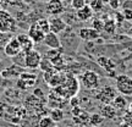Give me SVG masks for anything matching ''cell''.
Instances as JSON below:
<instances>
[{
  "mask_svg": "<svg viewBox=\"0 0 132 127\" xmlns=\"http://www.w3.org/2000/svg\"><path fill=\"white\" fill-rule=\"evenodd\" d=\"M78 88H80V82H78V80H77L76 77H73L72 75H66L65 82H64L62 84H60L59 87L54 88V92L67 100V99L72 98V97H75V95L77 94Z\"/></svg>",
  "mask_w": 132,
  "mask_h": 127,
  "instance_id": "1",
  "label": "cell"
},
{
  "mask_svg": "<svg viewBox=\"0 0 132 127\" xmlns=\"http://www.w3.org/2000/svg\"><path fill=\"white\" fill-rule=\"evenodd\" d=\"M27 34H28V37L32 39V42L34 43V44L43 43L44 37H45V33L43 32L36 23H32L29 26V29H28V33H27Z\"/></svg>",
  "mask_w": 132,
  "mask_h": 127,
  "instance_id": "14",
  "label": "cell"
},
{
  "mask_svg": "<svg viewBox=\"0 0 132 127\" xmlns=\"http://www.w3.org/2000/svg\"><path fill=\"white\" fill-rule=\"evenodd\" d=\"M48 20H49V28H50L52 33L59 34L66 28V22L62 19H60L59 16H52Z\"/></svg>",
  "mask_w": 132,
  "mask_h": 127,
  "instance_id": "13",
  "label": "cell"
},
{
  "mask_svg": "<svg viewBox=\"0 0 132 127\" xmlns=\"http://www.w3.org/2000/svg\"><path fill=\"white\" fill-rule=\"evenodd\" d=\"M22 72H24L22 66L14 64V65L9 66V67H6V69H4L1 71V77L5 78V80H11V78H16V77L19 78Z\"/></svg>",
  "mask_w": 132,
  "mask_h": 127,
  "instance_id": "11",
  "label": "cell"
},
{
  "mask_svg": "<svg viewBox=\"0 0 132 127\" xmlns=\"http://www.w3.org/2000/svg\"><path fill=\"white\" fill-rule=\"evenodd\" d=\"M80 84H82L86 89H97L99 87V77L93 71H86L81 75Z\"/></svg>",
  "mask_w": 132,
  "mask_h": 127,
  "instance_id": "4",
  "label": "cell"
},
{
  "mask_svg": "<svg viewBox=\"0 0 132 127\" xmlns=\"http://www.w3.org/2000/svg\"><path fill=\"white\" fill-rule=\"evenodd\" d=\"M78 36L82 40H93V39L99 38L100 33L97 32L92 27H85V28H81L78 31Z\"/></svg>",
  "mask_w": 132,
  "mask_h": 127,
  "instance_id": "17",
  "label": "cell"
},
{
  "mask_svg": "<svg viewBox=\"0 0 132 127\" xmlns=\"http://www.w3.org/2000/svg\"><path fill=\"white\" fill-rule=\"evenodd\" d=\"M131 113H132V104H131Z\"/></svg>",
  "mask_w": 132,
  "mask_h": 127,
  "instance_id": "43",
  "label": "cell"
},
{
  "mask_svg": "<svg viewBox=\"0 0 132 127\" xmlns=\"http://www.w3.org/2000/svg\"><path fill=\"white\" fill-rule=\"evenodd\" d=\"M49 116L52 117V120L54 122H60L64 120L65 117V113H64V110L62 109H52L50 111H49Z\"/></svg>",
  "mask_w": 132,
  "mask_h": 127,
  "instance_id": "22",
  "label": "cell"
},
{
  "mask_svg": "<svg viewBox=\"0 0 132 127\" xmlns=\"http://www.w3.org/2000/svg\"><path fill=\"white\" fill-rule=\"evenodd\" d=\"M60 54H62V48H60V49H49L45 53V57L48 60H52V59H54L55 56L60 55Z\"/></svg>",
  "mask_w": 132,
  "mask_h": 127,
  "instance_id": "31",
  "label": "cell"
},
{
  "mask_svg": "<svg viewBox=\"0 0 132 127\" xmlns=\"http://www.w3.org/2000/svg\"><path fill=\"white\" fill-rule=\"evenodd\" d=\"M81 104V99L78 98V97H72V98H70V105L71 108H73V106H80Z\"/></svg>",
  "mask_w": 132,
  "mask_h": 127,
  "instance_id": "34",
  "label": "cell"
},
{
  "mask_svg": "<svg viewBox=\"0 0 132 127\" xmlns=\"http://www.w3.org/2000/svg\"><path fill=\"white\" fill-rule=\"evenodd\" d=\"M111 105H113V108L118 111V110H123V109L127 106V100H126V98L123 97L122 94L120 95H116L115 98H114V100L111 101Z\"/></svg>",
  "mask_w": 132,
  "mask_h": 127,
  "instance_id": "21",
  "label": "cell"
},
{
  "mask_svg": "<svg viewBox=\"0 0 132 127\" xmlns=\"http://www.w3.org/2000/svg\"><path fill=\"white\" fill-rule=\"evenodd\" d=\"M33 95L37 97V98H39V99H42L43 98V92L39 89V88H37V89H34V92H33Z\"/></svg>",
  "mask_w": 132,
  "mask_h": 127,
  "instance_id": "38",
  "label": "cell"
},
{
  "mask_svg": "<svg viewBox=\"0 0 132 127\" xmlns=\"http://www.w3.org/2000/svg\"><path fill=\"white\" fill-rule=\"evenodd\" d=\"M82 111H83V110H82L80 106H73V108L71 109V115H72V117H76V116H78Z\"/></svg>",
  "mask_w": 132,
  "mask_h": 127,
  "instance_id": "35",
  "label": "cell"
},
{
  "mask_svg": "<svg viewBox=\"0 0 132 127\" xmlns=\"http://www.w3.org/2000/svg\"><path fill=\"white\" fill-rule=\"evenodd\" d=\"M3 9V0H0V10Z\"/></svg>",
  "mask_w": 132,
  "mask_h": 127,
  "instance_id": "40",
  "label": "cell"
},
{
  "mask_svg": "<svg viewBox=\"0 0 132 127\" xmlns=\"http://www.w3.org/2000/svg\"><path fill=\"white\" fill-rule=\"evenodd\" d=\"M104 121V117L99 113H94L89 115V125L92 127H99Z\"/></svg>",
  "mask_w": 132,
  "mask_h": 127,
  "instance_id": "24",
  "label": "cell"
},
{
  "mask_svg": "<svg viewBox=\"0 0 132 127\" xmlns=\"http://www.w3.org/2000/svg\"><path fill=\"white\" fill-rule=\"evenodd\" d=\"M48 104L52 109H62L66 104V99L56 94L55 92H53L48 97Z\"/></svg>",
  "mask_w": 132,
  "mask_h": 127,
  "instance_id": "16",
  "label": "cell"
},
{
  "mask_svg": "<svg viewBox=\"0 0 132 127\" xmlns=\"http://www.w3.org/2000/svg\"><path fill=\"white\" fill-rule=\"evenodd\" d=\"M116 90L122 95H132V78L126 75L116 76Z\"/></svg>",
  "mask_w": 132,
  "mask_h": 127,
  "instance_id": "7",
  "label": "cell"
},
{
  "mask_svg": "<svg viewBox=\"0 0 132 127\" xmlns=\"http://www.w3.org/2000/svg\"><path fill=\"white\" fill-rule=\"evenodd\" d=\"M38 126L39 127H54L55 126V122L53 121L49 115H47V116H43V117L39 118Z\"/></svg>",
  "mask_w": 132,
  "mask_h": 127,
  "instance_id": "28",
  "label": "cell"
},
{
  "mask_svg": "<svg viewBox=\"0 0 132 127\" xmlns=\"http://www.w3.org/2000/svg\"><path fill=\"white\" fill-rule=\"evenodd\" d=\"M54 127H57V126H54Z\"/></svg>",
  "mask_w": 132,
  "mask_h": 127,
  "instance_id": "44",
  "label": "cell"
},
{
  "mask_svg": "<svg viewBox=\"0 0 132 127\" xmlns=\"http://www.w3.org/2000/svg\"><path fill=\"white\" fill-rule=\"evenodd\" d=\"M122 16L123 19L126 20V21H132V9H127V7H125L122 10Z\"/></svg>",
  "mask_w": 132,
  "mask_h": 127,
  "instance_id": "33",
  "label": "cell"
},
{
  "mask_svg": "<svg viewBox=\"0 0 132 127\" xmlns=\"http://www.w3.org/2000/svg\"><path fill=\"white\" fill-rule=\"evenodd\" d=\"M0 61H1V53H0Z\"/></svg>",
  "mask_w": 132,
  "mask_h": 127,
  "instance_id": "42",
  "label": "cell"
},
{
  "mask_svg": "<svg viewBox=\"0 0 132 127\" xmlns=\"http://www.w3.org/2000/svg\"><path fill=\"white\" fill-rule=\"evenodd\" d=\"M43 43H44L48 48H50V49H60V48H62L61 42H60V39L57 37V34L52 33V32H49L45 34Z\"/></svg>",
  "mask_w": 132,
  "mask_h": 127,
  "instance_id": "15",
  "label": "cell"
},
{
  "mask_svg": "<svg viewBox=\"0 0 132 127\" xmlns=\"http://www.w3.org/2000/svg\"><path fill=\"white\" fill-rule=\"evenodd\" d=\"M115 22H116V24H120L121 22H122L123 20V16H122V14H119V12H116V15H115Z\"/></svg>",
  "mask_w": 132,
  "mask_h": 127,
  "instance_id": "37",
  "label": "cell"
},
{
  "mask_svg": "<svg viewBox=\"0 0 132 127\" xmlns=\"http://www.w3.org/2000/svg\"><path fill=\"white\" fill-rule=\"evenodd\" d=\"M42 60V55L37 50H31L27 54H24V67L31 69V70H36L39 69V64Z\"/></svg>",
  "mask_w": 132,
  "mask_h": 127,
  "instance_id": "8",
  "label": "cell"
},
{
  "mask_svg": "<svg viewBox=\"0 0 132 127\" xmlns=\"http://www.w3.org/2000/svg\"><path fill=\"white\" fill-rule=\"evenodd\" d=\"M17 40H19V44L21 47V53L23 54H27L28 52L34 49V43L32 42V39L28 37V34H24V33H20L17 36Z\"/></svg>",
  "mask_w": 132,
  "mask_h": 127,
  "instance_id": "12",
  "label": "cell"
},
{
  "mask_svg": "<svg viewBox=\"0 0 132 127\" xmlns=\"http://www.w3.org/2000/svg\"><path fill=\"white\" fill-rule=\"evenodd\" d=\"M86 4H87V3H86V0H71V7H72V9H75L76 11H77V10H80V9H82Z\"/></svg>",
  "mask_w": 132,
  "mask_h": 127,
  "instance_id": "32",
  "label": "cell"
},
{
  "mask_svg": "<svg viewBox=\"0 0 132 127\" xmlns=\"http://www.w3.org/2000/svg\"><path fill=\"white\" fill-rule=\"evenodd\" d=\"M54 69H55V67L53 66L50 60H48L47 57H42L40 64H39V70H42L43 72H49V71L54 70Z\"/></svg>",
  "mask_w": 132,
  "mask_h": 127,
  "instance_id": "26",
  "label": "cell"
},
{
  "mask_svg": "<svg viewBox=\"0 0 132 127\" xmlns=\"http://www.w3.org/2000/svg\"><path fill=\"white\" fill-rule=\"evenodd\" d=\"M100 115L103 116L104 118H108V120H113V118L116 117V114L118 111L113 108L111 104H103L100 106Z\"/></svg>",
  "mask_w": 132,
  "mask_h": 127,
  "instance_id": "19",
  "label": "cell"
},
{
  "mask_svg": "<svg viewBox=\"0 0 132 127\" xmlns=\"http://www.w3.org/2000/svg\"><path fill=\"white\" fill-rule=\"evenodd\" d=\"M109 5L113 10H118L120 7V0H109Z\"/></svg>",
  "mask_w": 132,
  "mask_h": 127,
  "instance_id": "36",
  "label": "cell"
},
{
  "mask_svg": "<svg viewBox=\"0 0 132 127\" xmlns=\"http://www.w3.org/2000/svg\"><path fill=\"white\" fill-rule=\"evenodd\" d=\"M116 29V22L113 19H106L104 21V31L108 34H114Z\"/></svg>",
  "mask_w": 132,
  "mask_h": 127,
  "instance_id": "25",
  "label": "cell"
},
{
  "mask_svg": "<svg viewBox=\"0 0 132 127\" xmlns=\"http://www.w3.org/2000/svg\"><path fill=\"white\" fill-rule=\"evenodd\" d=\"M88 5L93 10V12H99L103 9V0H90V3Z\"/></svg>",
  "mask_w": 132,
  "mask_h": 127,
  "instance_id": "29",
  "label": "cell"
},
{
  "mask_svg": "<svg viewBox=\"0 0 132 127\" xmlns=\"http://www.w3.org/2000/svg\"><path fill=\"white\" fill-rule=\"evenodd\" d=\"M21 1H23V3H29L31 0H21Z\"/></svg>",
  "mask_w": 132,
  "mask_h": 127,
  "instance_id": "41",
  "label": "cell"
},
{
  "mask_svg": "<svg viewBox=\"0 0 132 127\" xmlns=\"http://www.w3.org/2000/svg\"><path fill=\"white\" fill-rule=\"evenodd\" d=\"M127 36H128V37H130V38H131V39H132V26H131V27H130V28L127 29Z\"/></svg>",
  "mask_w": 132,
  "mask_h": 127,
  "instance_id": "39",
  "label": "cell"
},
{
  "mask_svg": "<svg viewBox=\"0 0 132 127\" xmlns=\"http://www.w3.org/2000/svg\"><path fill=\"white\" fill-rule=\"evenodd\" d=\"M89 115L90 114H88L86 110H83L78 116L72 117V120H73V122L77 123V125H89Z\"/></svg>",
  "mask_w": 132,
  "mask_h": 127,
  "instance_id": "23",
  "label": "cell"
},
{
  "mask_svg": "<svg viewBox=\"0 0 132 127\" xmlns=\"http://www.w3.org/2000/svg\"><path fill=\"white\" fill-rule=\"evenodd\" d=\"M4 53L7 57H16L19 54H21V47L19 44L17 38H10L4 45Z\"/></svg>",
  "mask_w": 132,
  "mask_h": 127,
  "instance_id": "9",
  "label": "cell"
},
{
  "mask_svg": "<svg viewBox=\"0 0 132 127\" xmlns=\"http://www.w3.org/2000/svg\"><path fill=\"white\" fill-rule=\"evenodd\" d=\"M116 92H118L116 88H113V87H110V86H104L103 88H100V89L97 92L95 99L103 104H111L114 98L118 95Z\"/></svg>",
  "mask_w": 132,
  "mask_h": 127,
  "instance_id": "6",
  "label": "cell"
},
{
  "mask_svg": "<svg viewBox=\"0 0 132 127\" xmlns=\"http://www.w3.org/2000/svg\"><path fill=\"white\" fill-rule=\"evenodd\" d=\"M66 80V75H64L60 70L54 69V70L49 71V72H44V81L49 87L52 88H56L60 84H62Z\"/></svg>",
  "mask_w": 132,
  "mask_h": 127,
  "instance_id": "3",
  "label": "cell"
},
{
  "mask_svg": "<svg viewBox=\"0 0 132 127\" xmlns=\"http://www.w3.org/2000/svg\"><path fill=\"white\" fill-rule=\"evenodd\" d=\"M16 31V20L7 10H0V33H14Z\"/></svg>",
  "mask_w": 132,
  "mask_h": 127,
  "instance_id": "2",
  "label": "cell"
},
{
  "mask_svg": "<svg viewBox=\"0 0 132 127\" xmlns=\"http://www.w3.org/2000/svg\"><path fill=\"white\" fill-rule=\"evenodd\" d=\"M97 62H98L99 65L103 67L105 71H108L109 73L110 72H113L115 70V62L111 60V59H109V57H105V56H100L97 59Z\"/></svg>",
  "mask_w": 132,
  "mask_h": 127,
  "instance_id": "20",
  "label": "cell"
},
{
  "mask_svg": "<svg viewBox=\"0 0 132 127\" xmlns=\"http://www.w3.org/2000/svg\"><path fill=\"white\" fill-rule=\"evenodd\" d=\"M37 82V76L31 72H22L17 78L16 87L21 90H27L29 88H33Z\"/></svg>",
  "mask_w": 132,
  "mask_h": 127,
  "instance_id": "5",
  "label": "cell"
},
{
  "mask_svg": "<svg viewBox=\"0 0 132 127\" xmlns=\"http://www.w3.org/2000/svg\"><path fill=\"white\" fill-rule=\"evenodd\" d=\"M34 23L37 24L38 27L42 29L45 34L50 32V28H49V20H48V19H38Z\"/></svg>",
  "mask_w": 132,
  "mask_h": 127,
  "instance_id": "27",
  "label": "cell"
},
{
  "mask_svg": "<svg viewBox=\"0 0 132 127\" xmlns=\"http://www.w3.org/2000/svg\"><path fill=\"white\" fill-rule=\"evenodd\" d=\"M93 10L90 9V6L88 4H86L82 9L77 10L76 11V17L80 20V21H83V22H86V21H89L90 19H93Z\"/></svg>",
  "mask_w": 132,
  "mask_h": 127,
  "instance_id": "18",
  "label": "cell"
},
{
  "mask_svg": "<svg viewBox=\"0 0 132 127\" xmlns=\"http://www.w3.org/2000/svg\"><path fill=\"white\" fill-rule=\"evenodd\" d=\"M45 11L52 16H59L65 11V5L61 0H49L45 5Z\"/></svg>",
  "mask_w": 132,
  "mask_h": 127,
  "instance_id": "10",
  "label": "cell"
},
{
  "mask_svg": "<svg viewBox=\"0 0 132 127\" xmlns=\"http://www.w3.org/2000/svg\"><path fill=\"white\" fill-rule=\"evenodd\" d=\"M92 28L100 33L102 31H104V21L102 19H93V21H92Z\"/></svg>",
  "mask_w": 132,
  "mask_h": 127,
  "instance_id": "30",
  "label": "cell"
}]
</instances>
